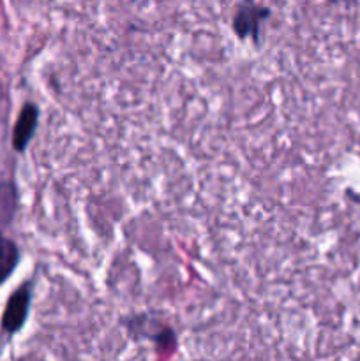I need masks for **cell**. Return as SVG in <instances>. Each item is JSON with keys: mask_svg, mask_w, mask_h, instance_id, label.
<instances>
[{"mask_svg": "<svg viewBox=\"0 0 360 361\" xmlns=\"http://www.w3.org/2000/svg\"><path fill=\"white\" fill-rule=\"evenodd\" d=\"M28 300H30V293L27 288H21L20 291L14 293L13 298L7 303L6 314H4V328L9 334L20 330L21 324H23L25 317H27Z\"/></svg>", "mask_w": 360, "mask_h": 361, "instance_id": "cell-1", "label": "cell"}, {"mask_svg": "<svg viewBox=\"0 0 360 361\" xmlns=\"http://www.w3.org/2000/svg\"><path fill=\"white\" fill-rule=\"evenodd\" d=\"M35 120H37V109H35L34 106H27V108L21 111L20 120H18L16 123V129H14V147H16L18 150H21V148L27 145L28 137L34 133Z\"/></svg>", "mask_w": 360, "mask_h": 361, "instance_id": "cell-2", "label": "cell"}, {"mask_svg": "<svg viewBox=\"0 0 360 361\" xmlns=\"http://www.w3.org/2000/svg\"><path fill=\"white\" fill-rule=\"evenodd\" d=\"M18 261V250L11 240L0 235V284L9 277Z\"/></svg>", "mask_w": 360, "mask_h": 361, "instance_id": "cell-3", "label": "cell"}, {"mask_svg": "<svg viewBox=\"0 0 360 361\" xmlns=\"http://www.w3.org/2000/svg\"><path fill=\"white\" fill-rule=\"evenodd\" d=\"M14 194L9 185H0V221L7 222V219L13 214Z\"/></svg>", "mask_w": 360, "mask_h": 361, "instance_id": "cell-4", "label": "cell"}]
</instances>
